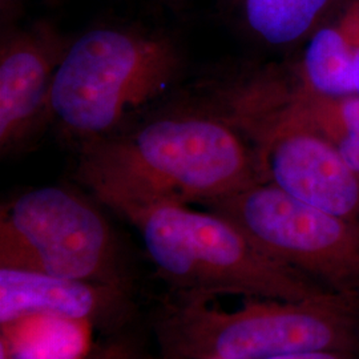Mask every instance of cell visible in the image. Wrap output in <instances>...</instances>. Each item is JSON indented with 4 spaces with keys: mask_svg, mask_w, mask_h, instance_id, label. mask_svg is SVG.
Segmentation results:
<instances>
[{
    "mask_svg": "<svg viewBox=\"0 0 359 359\" xmlns=\"http://www.w3.org/2000/svg\"><path fill=\"white\" fill-rule=\"evenodd\" d=\"M77 179L121 216L157 204L206 205L264 181L231 116L192 111L80 145Z\"/></svg>",
    "mask_w": 359,
    "mask_h": 359,
    "instance_id": "1",
    "label": "cell"
},
{
    "mask_svg": "<svg viewBox=\"0 0 359 359\" xmlns=\"http://www.w3.org/2000/svg\"><path fill=\"white\" fill-rule=\"evenodd\" d=\"M180 297L156 323L169 359H271L306 351H359V297L326 290L305 299H250L236 310Z\"/></svg>",
    "mask_w": 359,
    "mask_h": 359,
    "instance_id": "2",
    "label": "cell"
},
{
    "mask_svg": "<svg viewBox=\"0 0 359 359\" xmlns=\"http://www.w3.org/2000/svg\"><path fill=\"white\" fill-rule=\"evenodd\" d=\"M184 68L170 38L130 27H96L71 39L57 68L50 118L83 145L126 128L167 93Z\"/></svg>",
    "mask_w": 359,
    "mask_h": 359,
    "instance_id": "3",
    "label": "cell"
},
{
    "mask_svg": "<svg viewBox=\"0 0 359 359\" xmlns=\"http://www.w3.org/2000/svg\"><path fill=\"white\" fill-rule=\"evenodd\" d=\"M124 217L140 233L158 274L181 297L233 294L297 301L327 290L271 258L237 225L213 210L157 204Z\"/></svg>",
    "mask_w": 359,
    "mask_h": 359,
    "instance_id": "4",
    "label": "cell"
},
{
    "mask_svg": "<svg viewBox=\"0 0 359 359\" xmlns=\"http://www.w3.org/2000/svg\"><path fill=\"white\" fill-rule=\"evenodd\" d=\"M233 121L252 142L264 181L309 205L359 221V176L290 102L285 80L259 76L237 92Z\"/></svg>",
    "mask_w": 359,
    "mask_h": 359,
    "instance_id": "5",
    "label": "cell"
},
{
    "mask_svg": "<svg viewBox=\"0 0 359 359\" xmlns=\"http://www.w3.org/2000/svg\"><path fill=\"white\" fill-rule=\"evenodd\" d=\"M0 268L123 285L109 224L88 200L62 187L27 191L1 208Z\"/></svg>",
    "mask_w": 359,
    "mask_h": 359,
    "instance_id": "6",
    "label": "cell"
},
{
    "mask_svg": "<svg viewBox=\"0 0 359 359\" xmlns=\"http://www.w3.org/2000/svg\"><path fill=\"white\" fill-rule=\"evenodd\" d=\"M205 206L278 262L330 292L359 297V221L309 205L268 181Z\"/></svg>",
    "mask_w": 359,
    "mask_h": 359,
    "instance_id": "7",
    "label": "cell"
},
{
    "mask_svg": "<svg viewBox=\"0 0 359 359\" xmlns=\"http://www.w3.org/2000/svg\"><path fill=\"white\" fill-rule=\"evenodd\" d=\"M71 39L36 25L8 31L0 46V152L7 156L50 118L57 68Z\"/></svg>",
    "mask_w": 359,
    "mask_h": 359,
    "instance_id": "8",
    "label": "cell"
},
{
    "mask_svg": "<svg viewBox=\"0 0 359 359\" xmlns=\"http://www.w3.org/2000/svg\"><path fill=\"white\" fill-rule=\"evenodd\" d=\"M121 286L0 268V325L28 316H53L92 323L123 305Z\"/></svg>",
    "mask_w": 359,
    "mask_h": 359,
    "instance_id": "9",
    "label": "cell"
},
{
    "mask_svg": "<svg viewBox=\"0 0 359 359\" xmlns=\"http://www.w3.org/2000/svg\"><path fill=\"white\" fill-rule=\"evenodd\" d=\"M337 0H236L248 34L270 48H290L325 23Z\"/></svg>",
    "mask_w": 359,
    "mask_h": 359,
    "instance_id": "10",
    "label": "cell"
},
{
    "mask_svg": "<svg viewBox=\"0 0 359 359\" xmlns=\"http://www.w3.org/2000/svg\"><path fill=\"white\" fill-rule=\"evenodd\" d=\"M90 323L28 316L1 326L0 346L11 359H83L90 351Z\"/></svg>",
    "mask_w": 359,
    "mask_h": 359,
    "instance_id": "11",
    "label": "cell"
},
{
    "mask_svg": "<svg viewBox=\"0 0 359 359\" xmlns=\"http://www.w3.org/2000/svg\"><path fill=\"white\" fill-rule=\"evenodd\" d=\"M287 92L295 109L333 144L348 167L359 176V95L327 96L287 79Z\"/></svg>",
    "mask_w": 359,
    "mask_h": 359,
    "instance_id": "12",
    "label": "cell"
},
{
    "mask_svg": "<svg viewBox=\"0 0 359 359\" xmlns=\"http://www.w3.org/2000/svg\"><path fill=\"white\" fill-rule=\"evenodd\" d=\"M292 74L302 87L314 93L354 95L353 50L338 23H323L311 34Z\"/></svg>",
    "mask_w": 359,
    "mask_h": 359,
    "instance_id": "13",
    "label": "cell"
},
{
    "mask_svg": "<svg viewBox=\"0 0 359 359\" xmlns=\"http://www.w3.org/2000/svg\"><path fill=\"white\" fill-rule=\"evenodd\" d=\"M271 359H359V351L355 350H320L297 353Z\"/></svg>",
    "mask_w": 359,
    "mask_h": 359,
    "instance_id": "14",
    "label": "cell"
},
{
    "mask_svg": "<svg viewBox=\"0 0 359 359\" xmlns=\"http://www.w3.org/2000/svg\"><path fill=\"white\" fill-rule=\"evenodd\" d=\"M83 359H133V355L130 350L123 345H111L100 347L97 351H90L88 355Z\"/></svg>",
    "mask_w": 359,
    "mask_h": 359,
    "instance_id": "15",
    "label": "cell"
},
{
    "mask_svg": "<svg viewBox=\"0 0 359 359\" xmlns=\"http://www.w3.org/2000/svg\"><path fill=\"white\" fill-rule=\"evenodd\" d=\"M19 6V0H0V8L3 19L11 18Z\"/></svg>",
    "mask_w": 359,
    "mask_h": 359,
    "instance_id": "16",
    "label": "cell"
},
{
    "mask_svg": "<svg viewBox=\"0 0 359 359\" xmlns=\"http://www.w3.org/2000/svg\"><path fill=\"white\" fill-rule=\"evenodd\" d=\"M353 87L354 95H359V47L353 52Z\"/></svg>",
    "mask_w": 359,
    "mask_h": 359,
    "instance_id": "17",
    "label": "cell"
},
{
    "mask_svg": "<svg viewBox=\"0 0 359 359\" xmlns=\"http://www.w3.org/2000/svg\"><path fill=\"white\" fill-rule=\"evenodd\" d=\"M0 359H11L10 355H8V353L6 351V348L1 346H0Z\"/></svg>",
    "mask_w": 359,
    "mask_h": 359,
    "instance_id": "18",
    "label": "cell"
}]
</instances>
